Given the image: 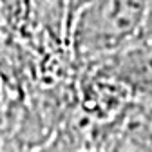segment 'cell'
Listing matches in <instances>:
<instances>
[{"mask_svg":"<svg viewBox=\"0 0 152 152\" xmlns=\"http://www.w3.org/2000/svg\"><path fill=\"white\" fill-rule=\"evenodd\" d=\"M152 0H91L65 34V47L82 69L118 53L141 34Z\"/></svg>","mask_w":152,"mask_h":152,"instance_id":"6da1fadb","label":"cell"},{"mask_svg":"<svg viewBox=\"0 0 152 152\" xmlns=\"http://www.w3.org/2000/svg\"><path fill=\"white\" fill-rule=\"evenodd\" d=\"M82 69L102 72L123 87L134 103L152 109V34H140L118 53Z\"/></svg>","mask_w":152,"mask_h":152,"instance_id":"7a4b0ae2","label":"cell"},{"mask_svg":"<svg viewBox=\"0 0 152 152\" xmlns=\"http://www.w3.org/2000/svg\"><path fill=\"white\" fill-rule=\"evenodd\" d=\"M100 152H152V112L132 103L98 138Z\"/></svg>","mask_w":152,"mask_h":152,"instance_id":"3957f363","label":"cell"},{"mask_svg":"<svg viewBox=\"0 0 152 152\" xmlns=\"http://www.w3.org/2000/svg\"><path fill=\"white\" fill-rule=\"evenodd\" d=\"M89 148H94L91 129L82 116H76L64 123L42 145L26 148L22 152H83Z\"/></svg>","mask_w":152,"mask_h":152,"instance_id":"277c9868","label":"cell"},{"mask_svg":"<svg viewBox=\"0 0 152 152\" xmlns=\"http://www.w3.org/2000/svg\"><path fill=\"white\" fill-rule=\"evenodd\" d=\"M91 0H67V6H65V34H67V29L72 22V18L78 15V11L87 6Z\"/></svg>","mask_w":152,"mask_h":152,"instance_id":"5b68a950","label":"cell"},{"mask_svg":"<svg viewBox=\"0 0 152 152\" xmlns=\"http://www.w3.org/2000/svg\"><path fill=\"white\" fill-rule=\"evenodd\" d=\"M141 34H152V7H150V13H148V18H147V24L141 31Z\"/></svg>","mask_w":152,"mask_h":152,"instance_id":"8992f818","label":"cell"},{"mask_svg":"<svg viewBox=\"0 0 152 152\" xmlns=\"http://www.w3.org/2000/svg\"><path fill=\"white\" fill-rule=\"evenodd\" d=\"M83 152H100V150H96V148H89V150H83Z\"/></svg>","mask_w":152,"mask_h":152,"instance_id":"52a82bcc","label":"cell"},{"mask_svg":"<svg viewBox=\"0 0 152 152\" xmlns=\"http://www.w3.org/2000/svg\"><path fill=\"white\" fill-rule=\"evenodd\" d=\"M150 112H152V109H150Z\"/></svg>","mask_w":152,"mask_h":152,"instance_id":"ba28073f","label":"cell"}]
</instances>
